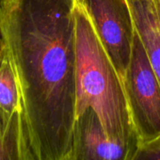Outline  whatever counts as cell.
<instances>
[{"mask_svg":"<svg viewBox=\"0 0 160 160\" xmlns=\"http://www.w3.org/2000/svg\"><path fill=\"white\" fill-rule=\"evenodd\" d=\"M73 13L76 118L92 108L110 139L128 141L138 134L132 122L123 82L86 10L77 0Z\"/></svg>","mask_w":160,"mask_h":160,"instance_id":"obj_2","label":"cell"},{"mask_svg":"<svg viewBox=\"0 0 160 160\" xmlns=\"http://www.w3.org/2000/svg\"><path fill=\"white\" fill-rule=\"evenodd\" d=\"M86 10L122 82L136 32L128 0H77Z\"/></svg>","mask_w":160,"mask_h":160,"instance_id":"obj_4","label":"cell"},{"mask_svg":"<svg viewBox=\"0 0 160 160\" xmlns=\"http://www.w3.org/2000/svg\"><path fill=\"white\" fill-rule=\"evenodd\" d=\"M75 0H0L30 160H65L76 121Z\"/></svg>","mask_w":160,"mask_h":160,"instance_id":"obj_1","label":"cell"},{"mask_svg":"<svg viewBox=\"0 0 160 160\" xmlns=\"http://www.w3.org/2000/svg\"><path fill=\"white\" fill-rule=\"evenodd\" d=\"M123 85L139 140L147 141L159 137L160 84L137 30Z\"/></svg>","mask_w":160,"mask_h":160,"instance_id":"obj_3","label":"cell"},{"mask_svg":"<svg viewBox=\"0 0 160 160\" xmlns=\"http://www.w3.org/2000/svg\"><path fill=\"white\" fill-rule=\"evenodd\" d=\"M139 141L138 136L128 141L110 139L96 113L88 108L76 118L65 160H132Z\"/></svg>","mask_w":160,"mask_h":160,"instance_id":"obj_5","label":"cell"},{"mask_svg":"<svg viewBox=\"0 0 160 160\" xmlns=\"http://www.w3.org/2000/svg\"><path fill=\"white\" fill-rule=\"evenodd\" d=\"M0 108L9 113L23 111L16 73L5 49L0 60Z\"/></svg>","mask_w":160,"mask_h":160,"instance_id":"obj_8","label":"cell"},{"mask_svg":"<svg viewBox=\"0 0 160 160\" xmlns=\"http://www.w3.org/2000/svg\"><path fill=\"white\" fill-rule=\"evenodd\" d=\"M0 160H30L23 111L0 108Z\"/></svg>","mask_w":160,"mask_h":160,"instance_id":"obj_7","label":"cell"},{"mask_svg":"<svg viewBox=\"0 0 160 160\" xmlns=\"http://www.w3.org/2000/svg\"><path fill=\"white\" fill-rule=\"evenodd\" d=\"M3 53H4V47H3V43H2L1 36H0V60H1V58H2Z\"/></svg>","mask_w":160,"mask_h":160,"instance_id":"obj_10","label":"cell"},{"mask_svg":"<svg viewBox=\"0 0 160 160\" xmlns=\"http://www.w3.org/2000/svg\"><path fill=\"white\" fill-rule=\"evenodd\" d=\"M132 160H160V136L147 141H139Z\"/></svg>","mask_w":160,"mask_h":160,"instance_id":"obj_9","label":"cell"},{"mask_svg":"<svg viewBox=\"0 0 160 160\" xmlns=\"http://www.w3.org/2000/svg\"><path fill=\"white\" fill-rule=\"evenodd\" d=\"M135 27L160 84V0H128Z\"/></svg>","mask_w":160,"mask_h":160,"instance_id":"obj_6","label":"cell"}]
</instances>
